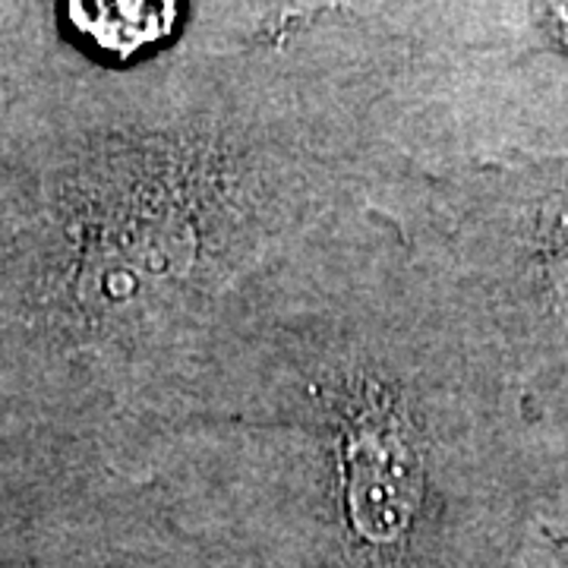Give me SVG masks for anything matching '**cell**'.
<instances>
[{
    "instance_id": "cell-1",
    "label": "cell",
    "mask_w": 568,
    "mask_h": 568,
    "mask_svg": "<svg viewBox=\"0 0 568 568\" xmlns=\"http://www.w3.org/2000/svg\"><path fill=\"white\" fill-rule=\"evenodd\" d=\"M73 32L114 61H130L178 32L181 0H67Z\"/></svg>"
},
{
    "instance_id": "cell-2",
    "label": "cell",
    "mask_w": 568,
    "mask_h": 568,
    "mask_svg": "<svg viewBox=\"0 0 568 568\" xmlns=\"http://www.w3.org/2000/svg\"><path fill=\"white\" fill-rule=\"evenodd\" d=\"M552 544H556V549H559V559L568 566V537H556Z\"/></svg>"
}]
</instances>
